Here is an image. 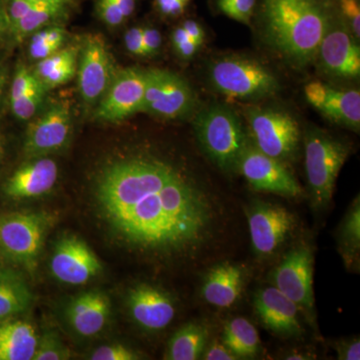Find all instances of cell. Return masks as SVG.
Segmentation results:
<instances>
[{
    "label": "cell",
    "mask_w": 360,
    "mask_h": 360,
    "mask_svg": "<svg viewBox=\"0 0 360 360\" xmlns=\"http://www.w3.org/2000/svg\"><path fill=\"white\" fill-rule=\"evenodd\" d=\"M96 196L106 220L130 245L155 253L191 252L212 236V198L186 172L150 155L104 167Z\"/></svg>",
    "instance_id": "1"
},
{
    "label": "cell",
    "mask_w": 360,
    "mask_h": 360,
    "mask_svg": "<svg viewBox=\"0 0 360 360\" xmlns=\"http://www.w3.org/2000/svg\"><path fill=\"white\" fill-rule=\"evenodd\" d=\"M335 11L333 0H257L253 16L270 46L304 68L316 58Z\"/></svg>",
    "instance_id": "2"
},
{
    "label": "cell",
    "mask_w": 360,
    "mask_h": 360,
    "mask_svg": "<svg viewBox=\"0 0 360 360\" xmlns=\"http://www.w3.org/2000/svg\"><path fill=\"white\" fill-rule=\"evenodd\" d=\"M193 127L201 148L217 167L225 172L238 170L248 141L236 111L221 104L208 106L198 113Z\"/></svg>",
    "instance_id": "3"
},
{
    "label": "cell",
    "mask_w": 360,
    "mask_h": 360,
    "mask_svg": "<svg viewBox=\"0 0 360 360\" xmlns=\"http://www.w3.org/2000/svg\"><path fill=\"white\" fill-rule=\"evenodd\" d=\"M305 172L315 210H324L333 200L336 179L349 155V148L319 129L304 136Z\"/></svg>",
    "instance_id": "4"
},
{
    "label": "cell",
    "mask_w": 360,
    "mask_h": 360,
    "mask_svg": "<svg viewBox=\"0 0 360 360\" xmlns=\"http://www.w3.org/2000/svg\"><path fill=\"white\" fill-rule=\"evenodd\" d=\"M213 89L225 96L243 101H258L276 94V77L253 59L229 56L219 59L210 68Z\"/></svg>",
    "instance_id": "5"
},
{
    "label": "cell",
    "mask_w": 360,
    "mask_h": 360,
    "mask_svg": "<svg viewBox=\"0 0 360 360\" xmlns=\"http://www.w3.org/2000/svg\"><path fill=\"white\" fill-rule=\"evenodd\" d=\"M49 219L42 213L18 212L0 217V251L13 262L33 267L44 246Z\"/></svg>",
    "instance_id": "6"
},
{
    "label": "cell",
    "mask_w": 360,
    "mask_h": 360,
    "mask_svg": "<svg viewBox=\"0 0 360 360\" xmlns=\"http://www.w3.org/2000/svg\"><path fill=\"white\" fill-rule=\"evenodd\" d=\"M246 116L258 150L281 161L295 155L300 129L292 116L271 108H250Z\"/></svg>",
    "instance_id": "7"
},
{
    "label": "cell",
    "mask_w": 360,
    "mask_h": 360,
    "mask_svg": "<svg viewBox=\"0 0 360 360\" xmlns=\"http://www.w3.org/2000/svg\"><path fill=\"white\" fill-rule=\"evenodd\" d=\"M146 84L141 112L175 120L193 112L195 96L184 78L162 70H146Z\"/></svg>",
    "instance_id": "8"
},
{
    "label": "cell",
    "mask_w": 360,
    "mask_h": 360,
    "mask_svg": "<svg viewBox=\"0 0 360 360\" xmlns=\"http://www.w3.org/2000/svg\"><path fill=\"white\" fill-rule=\"evenodd\" d=\"M314 262L311 248L297 245L284 255L274 274L277 290L309 315L314 310Z\"/></svg>",
    "instance_id": "9"
},
{
    "label": "cell",
    "mask_w": 360,
    "mask_h": 360,
    "mask_svg": "<svg viewBox=\"0 0 360 360\" xmlns=\"http://www.w3.org/2000/svg\"><path fill=\"white\" fill-rule=\"evenodd\" d=\"M146 84V70L129 68L118 71L97 103L94 117L115 123L141 112Z\"/></svg>",
    "instance_id": "10"
},
{
    "label": "cell",
    "mask_w": 360,
    "mask_h": 360,
    "mask_svg": "<svg viewBox=\"0 0 360 360\" xmlns=\"http://www.w3.org/2000/svg\"><path fill=\"white\" fill-rule=\"evenodd\" d=\"M238 170L255 191L286 198H300L303 194L302 186L283 161L264 155L250 143L239 160Z\"/></svg>",
    "instance_id": "11"
},
{
    "label": "cell",
    "mask_w": 360,
    "mask_h": 360,
    "mask_svg": "<svg viewBox=\"0 0 360 360\" xmlns=\"http://www.w3.org/2000/svg\"><path fill=\"white\" fill-rule=\"evenodd\" d=\"M316 58H319L323 70L331 77L345 79L359 77V45L336 9L319 45Z\"/></svg>",
    "instance_id": "12"
},
{
    "label": "cell",
    "mask_w": 360,
    "mask_h": 360,
    "mask_svg": "<svg viewBox=\"0 0 360 360\" xmlns=\"http://www.w3.org/2000/svg\"><path fill=\"white\" fill-rule=\"evenodd\" d=\"M251 245L259 257L272 255L295 226L290 210L276 203L255 201L246 210Z\"/></svg>",
    "instance_id": "13"
},
{
    "label": "cell",
    "mask_w": 360,
    "mask_h": 360,
    "mask_svg": "<svg viewBox=\"0 0 360 360\" xmlns=\"http://www.w3.org/2000/svg\"><path fill=\"white\" fill-rule=\"evenodd\" d=\"M78 89L87 105H96L115 77L112 61L105 40L101 34H89L78 56Z\"/></svg>",
    "instance_id": "14"
},
{
    "label": "cell",
    "mask_w": 360,
    "mask_h": 360,
    "mask_svg": "<svg viewBox=\"0 0 360 360\" xmlns=\"http://www.w3.org/2000/svg\"><path fill=\"white\" fill-rule=\"evenodd\" d=\"M71 134V115L65 104H54L28 125L23 146L28 158H44L65 148Z\"/></svg>",
    "instance_id": "15"
},
{
    "label": "cell",
    "mask_w": 360,
    "mask_h": 360,
    "mask_svg": "<svg viewBox=\"0 0 360 360\" xmlns=\"http://www.w3.org/2000/svg\"><path fill=\"white\" fill-rule=\"evenodd\" d=\"M51 269L60 283L82 285L103 270L94 251L77 236H65L58 241L51 257Z\"/></svg>",
    "instance_id": "16"
},
{
    "label": "cell",
    "mask_w": 360,
    "mask_h": 360,
    "mask_svg": "<svg viewBox=\"0 0 360 360\" xmlns=\"http://www.w3.org/2000/svg\"><path fill=\"white\" fill-rule=\"evenodd\" d=\"M307 101L331 122L359 130L360 127V92L341 90L321 82H310L304 87Z\"/></svg>",
    "instance_id": "17"
},
{
    "label": "cell",
    "mask_w": 360,
    "mask_h": 360,
    "mask_svg": "<svg viewBox=\"0 0 360 360\" xmlns=\"http://www.w3.org/2000/svg\"><path fill=\"white\" fill-rule=\"evenodd\" d=\"M127 305L135 323L150 333L167 328L175 316L172 296L149 284H139L130 290Z\"/></svg>",
    "instance_id": "18"
},
{
    "label": "cell",
    "mask_w": 360,
    "mask_h": 360,
    "mask_svg": "<svg viewBox=\"0 0 360 360\" xmlns=\"http://www.w3.org/2000/svg\"><path fill=\"white\" fill-rule=\"evenodd\" d=\"M253 303L258 317L269 330L285 338L302 335L303 328L298 319L300 309L276 286L258 290Z\"/></svg>",
    "instance_id": "19"
},
{
    "label": "cell",
    "mask_w": 360,
    "mask_h": 360,
    "mask_svg": "<svg viewBox=\"0 0 360 360\" xmlns=\"http://www.w3.org/2000/svg\"><path fill=\"white\" fill-rule=\"evenodd\" d=\"M58 179L56 161L47 158H32L18 168L6 184V193L14 200H28L49 193Z\"/></svg>",
    "instance_id": "20"
},
{
    "label": "cell",
    "mask_w": 360,
    "mask_h": 360,
    "mask_svg": "<svg viewBox=\"0 0 360 360\" xmlns=\"http://www.w3.org/2000/svg\"><path fill=\"white\" fill-rule=\"evenodd\" d=\"M70 328L84 338L99 335L110 316V302L101 291H86L75 296L66 307Z\"/></svg>",
    "instance_id": "21"
},
{
    "label": "cell",
    "mask_w": 360,
    "mask_h": 360,
    "mask_svg": "<svg viewBox=\"0 0 360 360\" xmlns=\"http://www.w3.org/2000/svg\"><path fill=\"white\" fill-rule=\"evenodd\" d=\"M245 274L238 264H224L217 265L206 274L202 286V295L205 302L219 307L229 309L241 295Z\"/></svg>",
    "instance_id": "22"
},
{
    "label": "cell",
    "mask_w": 360,
    "mask_h": 360,
    "mask_svg": "<svg viewBox=\"0 0 360 360\" xmlns=\"http://www.w3.org/2000/svg\"><path fill=\"white\" fill-rule=\"evenodd\" d=\"M39 335L34 326L25 321H9L0 326V360H32Z\"/></svg>",
    "instance_id": "23"
},
{
    "label": "cell",
    "mask_w": 360,
    "mask_h": 360,
    "mask_svg": "<svg viewBox=\"0 0 360 360\" xmlns=\"http://www.w3.org/2000/svg\"><path fill=\"white\" fill-rule=\"evenodd\" d=\"M78 56L77 47H61L49 58L37 61L33 73L46 91L56 89L68 84L77 75Z\"/></svg>",
    "instance_id": "24"
},
{
    "label": "cell",
    "mask_w": 360,
    "mask_h": 360,
    "mask_svg": "<svg viewBox=\"0 0 360 360\" xmlns=\"http://www.w3.org/2000/svg\"><path fill=\"white\" fill-rule=\"evenodd\" d=\"M33 295L18 272L0 267V321L23 314L32 307Z\"/></svg>",
    "instance_id": "25"
},
{
    "label": "cell",
    "mask_w": 360,
    "mask_h": 360,
    "mask_svg": "<svg viewBox=\"0 0 360 360\" xmlns=\"http://www.w3.org/2000/svg\"><path fill=\"white\" fill-rule=\"evenodd\" d=\"M208 330L205 326L188 323L182 326L170 338L165 359L196 360L205 352Z\"/></svg>",
    "instance_id": "26"
},
{
    "label": "cell",
    "mask_w": 360,
    "mask_h": 360,
    "mask_svg": "<svg viewBox=\"0 0 360 360\" xmlns=\"http://www.w3.org/2000/svg\"><path fill=\"white\" fill-rule=\"evenodd\" d=\"M222 343L238 359H253L260 349L257 329L243 317H236L225 324Z\"/></svg>",
    "instance_id": "27"
},
{
    "label": "cell",
    "mask_w": 360,
    "mask_h": 360,
    "mask_svg": "<svg viewBox=\"0 0 360 360\" xmlns=\"http://www.w3.org/2000/svg\"><path fill=\"white\" fill-rule=\"evenodd\" d=\"M68 6L58 2L37 1L18 23L9 28L16 41H22L26 37L46 27L54 21L65 15Z\"/></svg>",
    "instance_id": "28"
},
{
    "label": "cell",
    "mask_w": 360,
    "mask_h": 360,
    "mask_svg": "<svg viewBox=\"0 0 360 360\" xmlns=\"http://www.w3.org/2000/svg\"><path fill=\"white\" fill-rule=\"evenodd\" d=\"M340 245L347 265L359 259L360 248V201L354 200L340 224Z\"/></svg>",
    "instance_id": "29"
},
{
    "label": "cell",
    "mask_w": 360,
    "mask_h": 360,
    "mask_svg": "<svg viewBox=\"0 0 360 360\" xmlns=\"http://www.w3.org/2000/svg\"><path fill=\"white\" fill-rule=\"evenodd\" d=\"M46 90L39 85L26 92L25 94L11 101V110L16 118L23 122L32 120L37 115L42 101H44Z\"/></svg>",
    "instance_id": "30"
},
{
    "label": "cell",
    "mask_w": 360,
    "mask_h": 360,
    "mask_svg": "<svg viewBox=\"0 0 360 360\" xmlns=\"http://www.w3.org/2000/svg\"><path fill=\"white\" fill-rule=\"evenodd\" d=\"M70 359V350L54 333H44L39 338L33 360H65Z\"/></svg>",
    "instance_id": "31"
},
{
    "label": "cell",
    "mask_w": 360,
    "mask_h": 360,
    "mask_svg": "<svg viewBox=\"0 0 360 360\" xmlns=\"http://www.w3.org/2000/svg\"><path fill=\"white\" fill-rule=\"evenodd\" d=\"M41 85L35 77L33 71L28 70L25 65H18L13 79L11 89V101L18 98L26 92ZM42 86V85H41Z\"/></svg>",
    "instance_id": "32"
},
{
    "label": "cell",
    "mask_w": 360,
    "mask_h": 360,
    "mask_svg": "<svg viewBox=\"0 0 360 360\" xmlns=\"http://www.w3.org/2000/svg\"><path fill=\"white\" fill-rule=\"evenodd\" d=\"M91 360H136L139 359V354L131 348L123 345H103L96 348L92 352Z\"/></svg>",
    "instance_id": "33"
},
{
    "label": "cell",
    "mask_w": 360,
    "mask_h": 360,
    "mask_svg": "<svg viewBox=\"0 0 360 360\" xmlns=\"http://www.w3.org/2000/svg\"><path fill=\"white\" fill-rule=\"evenodd\" d=\"M96 11L99 20L110 27H118L127 20L113 0H96Z\"/></svg>",
    "instance_id": "34"
},
{
    "label": "cell",
    "mask_w": 360,
    "mask_h": 360,
    "mask_svg": "<svg viewBox=\"0 0 360 360\" xmlns=\"http://www.w3.org/2000/svg\"><path fill=\"white\" fill-rule=\"evenodd\" d=\"M255 7L257 0H234L222 13L238 22L250 25L255 15Z\"/></svg>",
    "instance_id": "35"
},
{
    "label": "cell",
    "mask_w": 360,
    "mask_h": 360,
    "mask_svg": "<svg viewBox=\"0 0 360 360\" xmlns=\"http://www.w3.org/2000/svg\"><path fill=\"white\" fill-rule=\"evenodd\" d=\"M172 39L174 49L181 58H193L198 53V49H200V45L196 44L193 39L189 37V35L181 27V25L179 27L175 28L174 33H172Z\"/></svg>",
    "instance_id": "36"
},
{
    "label": "cell",
    "mask_w": 360,
    "mask_h": 360,
    "mask_svg": "<svg viewBox=\"0 0 360 360\" xmlns=\"http://www.w3.org/2000/svg\"><path fill=\"white\" fill-rule=\"evenodd\" d=\"M60 49L61 47L51 44L49 40L45 39L44 32L40 30L32 35L28 51H30V56L32 60L39 61L41 59L49 58V56Z\"/></svg>",
    "instance_id": "37"
},
{
    "label": "cell",
    "mask_w": 360,
    "mask_h": 360,
    "mask_svg": "<svg viewBox=\"0 0 360 360\" xmlns=\"http://www.w3.org/2000/svg\"><path fill=\"white\" fill-rule=\"evenodd\" d=\"M35 2L37 0H4L2 2L8 30L28 13Z\"/></svg>",
    "instance_id": "38"
},
{
    "label": "cell",
    "mask_w": 360,
    "mask_h": 360,
    "mask_svg": "<svg viewBox=\"0 0 360 360\" xmlns=\"http://www.w3.org/2000/svg\"><path fill=\"white\" fill-rule=\"evenodd\" d=\"M143 37L144 56H153L160 51L162 39L160 32L155 27L146 26L142 27Z\"/></svg>",
    "instance_id": "39"
},
{
    "label": "cell",
    "mask_w": 360,
    "mask_h": 360,
    "mask_svg": "<svg viewBox=\"0 0 360 360\" xmlns=\"http://www.w3.org/2000/svg\"><path fill=\"white\" fill-rule=\"evenodd\" d=\"M124 42L130 53L135 56H144L143 37L141 26L129 28L125 33Z\"/></svg>",
    "instance_id": "40"
},
{
    "label": "cell",
    "mask_w": 360,
    "mask_h": 360,
    "mask_svg": "<svg viewBox=\"0 0 360 360\" xmlns=\"http://www.w3.org/2000/svg\"><path fill=\"white\" fill-rule=\"evenodd\" d=\"M156 11L165 18H179L187 8L179 0H153Z\"/></svg>",
    "instance_id": "41"
},
{
    "label": "cell",
    "mask_w": 360,
    "mask_h": 360,
    "mask_svg": "<svg viewBox=\"0 0 360 360\" xmlns=\"http://www.w3.org/2000/svg\"><path fill=\"white\" fill-rule=\"evenodd\" d=\"M206 349V348H205ZM203 359L206 360H236V356L232 354L224 343L215 342L206 349L203 354Z\"/></svg>",
    "instance_id": "42"
},
{
    "label": "cell",
    "mask_w": 360,
    "mask_h": 360,
    "mask_svg": "<svg viewBox=\"0 0 360 360\" xmlns=\"http://www.w3.org/2000/svg\"><path fill=\"white\" fill-rule=\"evenodd\" d=\"M338 352V359L345 360L360 359V341L354 340L342 343L336 348Z\"/></svg>",
    "instance_id": "43"
},
{
    "label": "cell",
    "mask_w": 360,
    "mask_h": 360,
    "mask_svg": "<svg viewBox=\"0 0 360 360\" xmlns=\"http://www.w3.org/2000/svg\"><path fill=\"white\" fill-rule=\"evenodd\" d=\"M181 27L186 30L187 34L191 39H193L198 45H202L205 39V32L202 26L198 21L187 20L181 25Z\"/></svg>",
    "instance_id": "44"
},
{
    "label": "cell",
    "mask_w": 360,
    "mask_h": 360,
    "mask_svg": "<svg viewBox=\"0 0 360 360\" xmlns=\"http://www.w3.org/2000/svg\"><path fill=\"white\" fill-rule=\"evenodd\" d=\"M122 11L125 20L129 18L136 9V0H113Z\"/></svg>",
    "instance_id": "45"
},
{
    "label": "cell",
    "mask_w": 360,
    "mask_h": 360,
    "mask_svg": "<svg viewBox=\"0 0 360 360\" xmlns=\"http://www.w3.org/2000/svg\"><path fill=\"white\" fill-rule=\"evenodd\" d=\"M6 30H8L7 27V22L6 18V14H4V4H2L1 0H0V37L4 34V32H6Z\"/></svg>",
    "instance_id": "46"
},
{
    "label": "cell",
    "mask_w": 360,
    "mask_h": 360,
    "mask_svg": "<svg viewBox=\"0 0 360 360\" xmlns=\"http://www.w3.org/2000/svg\"><path fill=\"white\" fill-rule=\"evenodd\" d=\"M233 1L234 0H215V6H217L220 13H224V9Z\"/></svg>",
    "instance_id": "47"
},
{
    "label": "cell",
    "mask_w": 360,
    "mask_h": 360,
    "mask_svg": "<svg viewBox=\"0 0 360 360\" xmlns=\"http://www.w3.org/2000/svg\"><path fill=\"white\" fill-rule=\"evenodd\" d=\"M6 84V75L4 71L0 68V99H1L2 94H4V86Z\"/></svg>",
    "instance_id": "48"
},
{
    "label": "cell",
    "mask_w": 360,
    "mask_h": 360,
    "mask_svg": "<svg viewBox=\"0 0 360 360\" xmlns=\"http://www.w3.org/2000/svg\"><path fill=\"white\" fill-rule=\"evenodd\" d=\"M37 1L58 2V4H65V6H73L77 0H37Z\"/></svg>",
    "instance_id": "49"
},
{
    "label": "cell",
    "mask_w": 360,
    "mask_h": 360,
    "mask_svg": "<svg viewBox=\"0 0 360 360\" xmlns=\"http://www.w3.org/2000/svg\"><path fill=\"white\" fill-rule=\"evenodd\" d=\"M2 153V139H1V135H0V155H1Z\"/></svg>",
    "instance_id": "50"
}]
</instances>
